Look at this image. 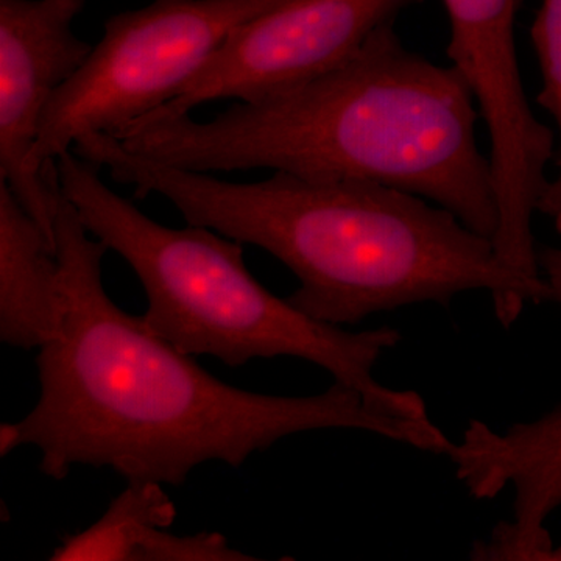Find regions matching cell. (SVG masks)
<instances>
[{
    "label": "cell",
    "instance_id": "obj_9",
    "mask_svg": "<svg viewBox=\"0 0 561 561\" xmlns=\"http://www.w3.org/2000/svg\"><path fill=\"white\" fill-rule=\"evenodd\" d=\"M459 459L474 496L491 500L513 486L512 526L519 538L540 540L548 535L545 522L561 507V404L505 432L471 420Z\"/></svg>",
    "mask_w": 561,
    "mask_h": 561
},
{
    "label": "cell",
    "instance_id": "obj_2",
    "mask_svg": "<svg viewBox=\"0 0 561 561\" xmlns=\"http://www.w3.org/2000/svg\"><path fill=\"white\" fill-rule=\"evenodd\" d=\"M76 153L133 186L136 198L171 202L187 225L268 251L300 280L287 300L324 323L356 324L421 302L449 306L485 290L511 328L527 302L548 301L545 279L512 271L490 238L411 192L286 172L232 183L133 153L101 133L84 135Z\"/></svg>",
    "mask_w": 561,
    "mask_h": 561
},
{
    "label": "cell",
    "instance_id": "obj_12",
    "mask_svg": "<svg viewBox=\"0 0 561 561\" xmlns=\"http://www.w3.org/2000/svg\"><path fill=\"white\" fill-rule=\"evenodd\" d=\"M530 39L541 72L538 105L548 111L559 131L557 173L549 181L540 213L552 220L561 238V0H541L530 27Z\"/></svg>",
    "mask_w": 561,
    "mask_h": 561
},
{
    "label": "cell",
    "instance_id": "obj_10",
    "mask_svg": "<svg viewBox=\"0 0 561 561\" xmlns=\"http://www.w3.org/2000/svg\"><path fill=\"white\" fill-rule=\"evenodd\" d=\"M158 482H128L98 523L70 535L51 561H254L217 531L173 535L176 508Z\"/></svg>",
    "mask_w": 561,
    "mask_h": 561
},
{
    "label": "cell",
    "instance_id": "obj_13",
    "mask_svg": "<svg viewBox=\"0 0 561 561\" xmlns=\"http://www.w3.org/2000/svg\"><path fill=\"white\" fill-rule=\"evenodd\" d=\"M538 265L548 286V301L556 302L561 308V247L538 249Z\"/></svg>",
    "mask_w": 561,
    "mask_h": 561
},
{
    "label": "cell",
    "instance_id": "obj_11",
    "mask_svg": "<svg viewBox=\"0 0 561 561\" xmlns=\"http://www.w3.org/2000/svg\"><path fill=\"white\" fill-rule=\"evenodd\" d=\"M65 280L57 247L0 181V341L43 348L57 337Z\"/></svg>",
    "mask_w": 561,
    "mask_h": 561
},
{
    "label": "cell",
    "instance_id": "obj_8",
    "mask_svg": "<svg viewBox=\"0 0 561 561\" xmlns=\"http://www.w3.org/2000/svg\"><path fill=\"white\" fill-rule=\"evenodd\" d=\"M87 0H0V181L55 243L50 194L31 160L41 122L92 46L73 32Z\"/></svg>",
    "mask_w": 561,
    "mask_h": 561
},
{
    "label": "cell",
    "instance_id": "obj_4",
    "mask_svg": "<svg viewBox=\"0 0 561 561\" xmlns=\"http://www.w3.org/2000/svg\"><path fill=\"white\" fill-rule=\"evenodd\" d=\"M55 168L87 230L138 276L149 302L140 320L158 337L187 356H213L231 368L283 356L312 362L375 411L431 423L416 391L391 390L373 375L382 354L401 342L400 331L348 332L312 319L251 275L241 242L209 228L151 220L73 150Z\"/></svg>",
    "mask_w": 561,
    "mask_h": 561
},
{
    "label": "cell",
    "instance_id": "obj_7",
    "mask_svg": "<svg viewBox=\"0 0 561 561\" xmlns=\"http://www.w3.org/2000/svg\"><path fill=\"white\" fill-rule=\"evenodd\" d=\"M420 0H294L238 28L173 101L136 122L179 119L205 103L257 102L341 65ZM131 125V127H135Z\"/></svg>",
    "mask_w": 561,
    "mask_h": 561
},
{
    "label": "cell",
    "instance_id": "obj_1",
    "mask_svg": "<svg viewBox=\"0 0 561 561\" xmlns=\"http://www.w3.org/2000/svg\"><path fill=\"white\" fill-rule=\"evenodd\" d=\"M55 247L65 280L57 337L39 350V400L0 426V456L35 446L39 470L62 481L77 465L111 468L127 482L183 485L206 461L239 468L280 438L320 430H360L432 451L434 423L375 411L334 382L313 397L236 389L122 311L102 280L108 247L92 239L58 181L44 171Z\"/></svg>",
    "mask_w": 561,
    "mask_h": 561
},
{
    "label": "cell",
    "instance_id": "obj_5",
    "mask_svg": "<svg viewBox=\"0 0 561 561\" xmlns=\"http://www.w3.org/2000/svg\"><path fill=\"white\" fill-rule=\"evenodd\" d=\"M294 0H153L114 14L102 39L51 99L32 169L57 161L88 133L122 135L173 101L243 24Z\"/></svg>",
    "mask_w": 561,
    "mask_h": 561
},
{
    "label": "cell",
    "instance_id": "obj_6",
    "mask_svg": "<svg viewBox=\"0 0 561 561\" xmlns=\"http://www.w3.org/2000/svg\"><path fill=\"white\" fill-rule=\"evenodd\" d=\"M522 0H443L449 18L448 57L467 83L490 136V172L497 256L512 271L542 280L534 217L557 157L556 135L531 111L515 41Z\"/></svg>",
    "mask_w": 561,
    "mask_h": 561
},
{
    "label": "cell",
    "instance_id": "obj_3",
    "mask_svg": "<svg viewBox=\"0 0 561 561\" xmlns=\"http://www.w3.org/2000/svg\"><path fill=\"white\" fill-rule=\"evenodd\" d=\"M479 111L453 66L409 50L393 24L300 87L239 102L214 119L135 125L125 149L197 172L271 169L312 179L370 181L451 210L493 241L497 228Z\"/></svg>",
    "mask_w": 561,
    "mask_h": 561
}]
</instances>
